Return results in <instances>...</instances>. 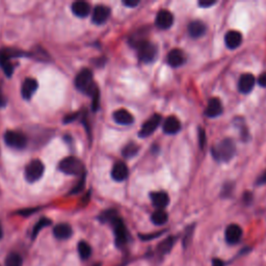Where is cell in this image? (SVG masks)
<instances>
[{"label":"cell","instance_id":"obj_1","mask_svg":"<svg viewBox=\"0 0 266 266\" xmlns=\"http://www.w3.org/2000/svg\"><path fill=\"white\" fill-rule=\"evenodd\" d=\"M236 153V147L232 140L226 139L222 142H219L211 149V154L217 161L228 162L231 160Z\"/></svg>","mask_w":266,"mask_h":266},{"label":"cell","instance_id":"obj_2","mask_svg":"<svg viewBox=\"0 0 266 266\" xmlns=\"http://www.w3.org/2000/svg\"><path fill=\"white\" fill-rule=\"evenodd\" d=\"M76 88L84 93L93 97L98 90L97 86L94 84L93 73L89 69H82L75 78Z\"/></svg>","mask_w":266,"mask_h":266},{"label":"cell","instance_id":"obj_3","mask_svg":"<svg viewBox=\"0 0 266 266\" xmlns=\"http://www.w3.org/2000/svg\"><path fill=\"white\" fill-rule=\"evenodd\" d=\"M59 169L60 172L67 174L70 176H82L85 174V166L76 157H66L59 161Z\"/></svg>","mask_w":266,"mask_h":266},{"label":"cell","instance_id":"obj_4","mask_svg":"<svg viewBox=\"0 0 266 266\" xmlns=\"http://www.w3.org/2000/svg\"><path fill=\"white\" fill-rule=\"evenodd\" d=\"M137 50H139V58L144 62H152L157 58L158 49L157 46L155 44H152L150 42L143 41L139 45L136 46Z\"/></svg>","mask_w":266,"mask_h":266},{"label":"cell","instance_id":"obj_5","mask_svg":"<svg viewBox=\"0 0 266 266\" xmlns=\"http://www.w3.org/2000/svg\"><path fill=\"white\" fill-rule=\"evenodd\" d=\"M111 224L114 228L117 246H118V247L124 246L128 242L129 234H128L127 228H126L124 222L122 221V218H120L118 216H116L111 222Z\"/></svg>","mask_w":266,"mask_h":266},{"label":"cell","instance_id":"obj_6","mask_svg":"<svg viewBox=\"0 0 266 266\" xmlns=\"http://www.w3.org/2000/svg\"><path fill=\"white\" fill-rule=\"evenodd\" d=\"M44 171H45L44 163L39 159H34L27 164L24 172L25 179L30 183L38 181L42 178Z\"/></svg>","mask_w":266,"mask_h":266},{"label":"cell","instance_id":"obj_7","mask_svg":"<svg viewBox=\"0 0 266 266\" xmlns=\"http://www.w3.org/2000/svg\"><path fill=\"white\" fill-rule=\"evenodd\" d=\"M5 144L14 149H23L27 144V140L24 134L17 131H6L4 134Z\"/></svg>","mask_w":266,"mask_h":266},{"label":"cell","instance_id":"obj_8","mask_svg":"<svg viewBox=\"0 0 266 266\" xmlns=\"http://www.w3.org/2000/svg\"><path fill=\"white\" fill-rule=\"evenodd\" d=\"M161 123V117L159 115H153L148 121H146L140 131L141 137H148L150 136Z\"/></svg>","mask_w":266,"mask_h":266},{"label":"cell","instance_id":"obj_9","mask_svg":"<svg viewBox=\"0 0 266 266\" xmlns=\"http://www.w3.org/2000/svg\"><path fill=\"white\" fill-rule=\"evenodd\" d=\"M109 16H111V8L106 5L100 4L95 6L94 11H93V15H91V19H93V22L95 24H103L105 23Z\"/></svg>","mask_w":266,"mask_h":266},{"label":"cell","instance_id":"obj_10","mask_svg":"<svg viewBox=\"0 0 266 266\" xmlns=\"http://www.w3.org/2000/svg\"><path fill=\"white\" fill-rule=\"evenodd\" d=\"M225 237H226V241L229 244H236L237 242H239L241 239L242 229L236 224H232L230 226H228V228L226 229Z\"/></svg>","mask_w":266,"mask_h":266},{"label":"cell","instance_id":"obj_11","mask_svg":"<svg viewBox=\"0 0 266 266\" xmlns=\"http://www.w3.org/2000/svg\"><path fill=\"white\" fill-rule=\"evenodd\" d=\"M255 82L256 79L254 75L251 74V73H245V74L241 75L239 81H238V89L242 94H249L254 89Z\"/></svg>","mask_w":266,"mask_h":266},{"label":"cell","instance_id":"obj_12","mask_svg":"<svg viewBox=\"0 0 266 266\" xmlns=\"http://www.w3.org/2000/svg\"><path fill=\"white\" fill-rule=\"evenodd\" d=\"M174 23V16L171 12L167 10H162L157 14L156 17V25L161 30H169Z\"/></svg>","mask_w":266,"mask_h":266},{"label":"cell","instance_id":"obj_13","mask_svg":"<svg viewBox=\"0 0 266 266\" xmlns=\"http://www.w3.org/2000/svg\"><path fill=\"white\" fill-rule=\"evenodd\" d=\"M223 114V105L218 98H211L205 109V116L208 118H216Z\"/></svg>","mask_w":266,"mask_h":266},{"label":"cell","instance_id":"obj_14","mask_svg":"<svg viewBox=\"0 0 266 266\" xmlns=\"http://www.w3.org/2000/svg\"><path fill=\"white\" fill-rule=\"evenodd\" d=\"M225 43L229 49H236L242 43V34L237 30L228 31L225 35Z\"/></svg>","mask_w":266,"mask_h":266},{"label":"cell","instance_id":"obj_15","mask_svg":"<svg viewBox=\"0 0 266 266\" xmlns=\"http://www.w3.org/2000/svg\"><path fill=\"white\" fill-rule=\"evenodd\" d=\"M38 81H36L34 78H26L23 84H22V88H21V93L24 99L30 100L33 94L38 89Z\"/></svg>","mask_w":266,"mask_h":266},{"label":"cell","instance_id":"obj_16","mask_svg":"<svg viewBox=\"0 0 266 266\" xmlns=\"http://www.w3.org/2000/svg\"><path fill=\"white\" fill-rule=\"evenodd\" d=\"M185 60H186L185 54L180 49H173L168 54V63L174 68L182 66L183 63L185 62Z\"/></svg>","mask_w":266,"mask_h":266},{"label":"cell","instance_id":"obj_17","mask_svg":"<svg viewBox=\"0 0 266 266\" xmlns=\"http://www.w3.org/2000/svg\"><path fill=\"white\" fill-rule=\"evenodd\" d=\"M128 174H129V171H128L127 166L123 161H118L115 163V166L113 167L112 170V177L114 180L118 182H122L125 179H127Z\"/></svg>","mask_w":266,"mask_h":266},{"label":"cell","instance_id":"obj_18","mask_svg":"<svg viewBox=\"0 0 266 266\" xmlns=\"http://www.w3.org/2000/svg\"><path fill=\"white\" fill-rule=\"evenodd\" d=\"M113 118L115 122L120 125H131L134 122L133 116L126 109H118L114 113Z\"/></svg>","mask_w":266,"mask_h":266},{"label":"cell","instance_id":"obj_19","mask_svg":"<svg viewBox=\"0 0 266 266\" xmlns=\"http://www.w3.org/2000/svg\"><path fill=\"white\" fill-rule=\"evenodd\" d=\"M151 200L153 205L158 209L166 208L170 203V197L164 191L153 192V194H151Z\"/></svg>","mask_w":266,"mask_h":266},{"label":"cell","instance_id":"obj_20","mask_svg":"<svg viewBox=\"0 0 266 266\" xmlns=\"http://www.w3.org/2000/svg\"><path fill=\"white\" fill-rule=\"evenodd\" d=\"M181 129V123L176 117L171 116L163 123V131L167 134H176Z\"/></svg>","mask_w":266,"mask_h":266},{"label":"cell","instance_id":"obj_21","mask_svg":"<svg viewBox=\"0 0 266 266\" xmlns=\"http://www.w3.org/2000/svg\"><path fill=\"white\" fill-rule=\"evenodd\" d=\"M206 25L204 22L200 20L192 21L188 25V33L192 38H201L206 33Z\"/></svg>","mask_w":266,"mask_h":266},{"label":"cell","instance_id":"obj_22","mask_svg":"<svg viewBox=\"0 0 266 266\" xmlns=\"http://www.w3.org/2000/svg\"><path fill=\"white\" fill-rule=\"evenodd\" d=\"M53 234L58 239H68L73 234L72 227L68 224H59L54 227Z\"/></svg>","mask_w":266,"mask_h":266},{"label":"cell","instance_id":"obj_23","mask_svg":"<svg viewBox=\"0 0 266 266\" xmlns=\"http://www.w3.org/2000/svg\"><path fill=\"white\" fill-rule=\"evenodd\" d=\"M72 12L79 18H85L90 13V5L86 1H76L72 4Z\"/></svg>","mask_w":266,"mask_h":266},{"label":"cell","instance_id":"obj_24","mask_svg":"<svg viewBox=\"0 0 266 266\" xmlns=\"http://www.w3.org/2000/svg\"><path fill=\"white\" fill-rule=\"evenodd\" d=\"M11 57L8 56L7 51H0V66L3 69L4 73L6 74L7 77H11L13 74V65L10 61Z\"/></svg>","mask_w":266,"mask_h":266},{"label":"cell","instance_id":"obj_25","mask_svg":"<svg viewBox=\"0 0 266 266\" xmlns=\"http://www.w3.org/2000/svg\"><path fill=\"white\" fill-rule=\"evenodd\" d=\"M176 242V238L174 236H170L168 238H166V239L162 240L158 246H157V252L160 254V255H166L168 253H170L173 249L174 244H175Z\"/></svg>","mask_w":266,"mask_h":266},{"label":"cell","instance_id":"obj_26","mask_svg":"<svg viewBox=\"0 0 266 266\" xmlns=\"http://www.w3.org/2000/svg\"><path fill=\"white\" fill-rule=\"evenodd\" d=\"M168 219H169L168 213L163 209L156 210L155 212L152 214V216H151L152 223L154 225H156V226H162V225H164V224H166L168 222Z\"/></svg>","mask_w":266,"mask_h":266},{"label":"cell","instance_id":"obj_27","mask_svg":"<svg viewBox=\"0 0 266 266\" xmlns=\"http://www.w3.org/2000/svg\"><path fill=\"white\" fill-rule=\"evenodd\" d=\"M139 150H140L139 146L135 145L134 143H129L124 147L122 154L126 158H132L133 156H135L137 153H139Z\"/></svg>","mask_w":266,"mask_h":266},{"label":"cell","instance_id":"obj_28","mask_svg":"<svg viewBox=\"0 0 266 266\" xmlns=\"http://www.w3.org/2000/svg\"><path fill=\"white\" fill-rule=\"evenodd\" d=\"M78 253L81 259L87 260L89 259L91 255V247L89 244L86 241H80L78 243Z\"/></svg>","mask_w":266,"mask_h":266},{"label":"cell","instance_id":"obj_29","mask_svg":"<svg viewBox=\"0 0 266 266\" xmlns=\"http://www.w3.org/2000/svg\"><path fill=\"white\" fill-rule=\"evenodd\" d=\"M22 257L16 253L10 254L5 259V266H22Z\"/></svg>","mask_w":266,"mask_h":266},{"label":"cell","instance_id":"obj_30","mask_svg":"<svg viewBox=\"0 0 266 266\" xmlns=\"http://www.w3.org/2000/svg\"><path fill=\"white\" fill-rule=\"evenodd\" d=\"M49 225H51V221H50L49 218H47V217H43V218H41L40 221H39L38 223H36L35 226L33 227V230H32V238H34L36 235H38L39 232L42 230L43 228L47 227V226H49Z\"/></svg>","mask_w":266,"mask_h":266},{"label":"cell","instance_id":"obj_31","mask_svg":"<svg viewBox=\"0 0 266 266\" xmlns=\"http://www.w3.org/2000/svg\"><path fill=\"white\" fill-rule=\"evenodd\" d=\"M84 188H85V175L82 176V179H81V181L78 183L77 186H75L74 188H73V189L71 190V194H77V192H80Z\"/></svg>","mask_w":266,"mask_h":266},{"label":"cell","instance_id":"obj_32","mask_svg":"<svg viewBox=\"0 0 266 266\" xmlns=\"http://www.w3.org/2000/svg\"><path fill=\"white\" fill-rule=\"evenodd\" d=\"M199 136H200V145H201V148H203V147H205V144H206V139H205V131L200 129V133H199Z\"/></svg>","mask_w":266,"mask_h":266},{"label":"cell","instance_id":"obj_33","mask_svg":"<svg viewBox=\"0 0 266 266\" xmlns=\"http://www.w3.org/2000/svg\"><path fill=\"white\" fill-rule=\"evenodd\" d=\"M258 84L263 87V88H266V72L262 73V74L260 75L259 79H258Z\"/></svg>","mask_w":266,"mask_h":266},{"label":"cell","instance_id":"obj_34","mask_svg":"<svg viewBox=\"0 0 266 266\" xmlns=\"http://www.w3.org/2000/svg\"><path fill=\"white\" fill-rule=\"evenodd\" d=\"M77 116H78V114H72V115L66 116L65 120H63V123H71L72 121L75 120V118H77Z\"/></svg>","mask_w":266,"mask_h":266},{"label":"cell","instance_id":"obj_35","mask_svg":"<svg viewBox=\"0 0 266 266\" xmlns=\"http://www.w3.org/2000/svg\"><path fill=\"white\" fill-rule=\"evenodd\" d=\"M126 6H129V7H134V6H137L140 4V1H136V0H129V1H124L123 2Z\"/></svg>","mask_w":266,"mask_h":266},{"label":"cell","instance_id":"obj_36","mask_svg":"<svg viewBox=\"0 0 266 266\" xmlns=\"http://www.w3.org/2000/svg\"><path fill=\"white\" fill-rule=\"evenodd\" d=\"M214 4H216V1H201V2H199V5L200 6H203V7L212 6Z\"/></svg>","mask_w":266,"mask_h":266},{"label":"cell","instance_id":"obj_37","mask_svg":"<svg viewBox=\"0 0 266 266\" xmlns=\"http://www.w3.org/2000/svg\"><path fill=\"white\" fill-rule=\"evenodd\" d=\"M212 264L213 266H224V262L221 259H213L212 260Z\"/></svg>","mask_w":266,"mask_h":266},{"label":"cell","instance_id":"obj_38","mask_svg":"<svg viewBox=\"0 0 266 266\" xmlns=\"http://www.w3.org/2000/svg\"><path fill=\"white\" fill-rule=\"evenodd\" d=\"M5 103H6L5 98L2 96V94H1V93H0V106H3V105H5Z\"/></svg>","mask_w":266,"mask_h":266},{"label":"cell","instance_id":"obj_39","mask_svg":"<svg viewBox=\"0 0 266 266\" xmlns=\"http://www.w3.org/2000/svg\"><path fill=\"white\" fill-rule=\"evenodd\" d=\"M2 235H3L2 228H1V225H0V239H1V238H2Z\"/></svg>","mask_w":266,"mask_h":266},{"label":"cell","instance_id":"obj_40","mask_svg":"<svg viewBox=\"0 0 266 266\" xmlns=\"http://www.w3.org/2000/svg\"><path fill=\"white\" fill-rule=\"evenodd\" d=\"M94 266H101L100 264H96V265H94Z\"/></svg>","mask_w":266,"mask_h":266}]
</instances>
